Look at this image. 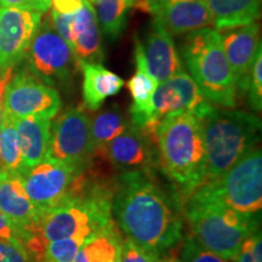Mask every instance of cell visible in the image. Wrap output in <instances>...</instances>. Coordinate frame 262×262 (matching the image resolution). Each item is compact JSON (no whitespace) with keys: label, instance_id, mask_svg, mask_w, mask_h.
<instances>
[{"label":"cell","instance_id":"ffe728a7","mask_svg":"<svg viewBox=\"0 0 262 262\" xmlns=\"http://www.w3.org/2000/svg\"><path fill=\"white\" fill-rule=\"evenodd\" d=\"M51 120L42 117H28L15 120L22 162L26 170L37 165L47 157Z\"/></svg>","mask_w":262,"mask_h":262},{"label":"cell","instance_id":"277c9868","mask_svg":"<svg viewBox=\"0 0 262 262\" xmlns=\"http://www.w3.org/2000/svg\"><path fill=\"white\" fill-rule=\"evenodd\" d=\"M198 118L202 122L206 159L203 183L220 179L242 157L257 147L261 120L255 114L212 104Z\"/></svg>","mask_w":262,"mask_h":262},{"label":"cell","instance_id":"d590c367","mask_svg":"<svg viewBox=\"0 0 262 262\" xmlns=\"http://www.w3.org/2000/svg\"><path fill=\"white\" fill-rule=\"evenodd\" d=\"M35 4H37V10L44 14L47 10L50 9L51 6V0H35Z\"/></svg>","mask_w":262,"mask_h":262},{"label":"cell","instance_id":"2e32d148","mask_svg":"<svg viewBox=\"0 0 262 262\" xmlns=\"http://www.w3.org/2000/svg\"><path fill=\"white\" fill-rule=\"evenodd\" d=\"M142 49L147 70L158 84L170 79L183 70L173 39L158 22L153 21L146 40L142 42Z\"/></svg>","mask_w":262,"mask_h":262},{"label":"cell","instance_id":"8992f818","mask_svg":"<svg viewBox=\"0 0 262 262\" xmlns=\"http://www.w3.org/2000/svg\"><path fill=\"white\" fill-rule=\"evenodd\" d=\"M228 208L249 216L261 217L262 155L255 147L242 157L220 179L201 186Z\"/></svg>","mask_w":262,"mask_h":262},{"label":"cell","instance_id":"1f68e13d","mask_svg":"<svg viewBox=\"0 0 262 262\" xmlns=\"http://www.w3.org/2000/svg\"><path fill=\"white\" fill-rule=\"evenodd\" d=\"M0 239L15 242V243H19L25 247L26 235L24 231L3 212H0Z\"/></svg>","mask_w":262,"mask_h":262},{"label":"cell","instance_id":"603a6c76","mask_svg":"<svg viewBox=\"0 0 262 262\" xmlns=\"http://www.w3.org/2000/svg\"><path fill=\"white\" fill-rule=\"evenodd\" d=\"M122 233L116 222L83 244L74 262H120Z\"/></svg>","mask_w":262,"mask_h":262},{"label":"cell","instance_id":"d4e9b609","mask_svg":"<svg viewBox=\"0 0 262 262\" xmlns=\"http://www.w3.org/2000/svg\"><path fill=\"white\" fill-rule=\"evenodd\" d=\"M93 6L98 26L111 39H117L126 27L134 0H86Z\"/></svg>","mask_w":262,"mask_h":262},{"label":"cell","instance_id":"7402d4cb","mask_svg":"<svg viewBox=\"0 0 262 262\" xmlns=\"http://www.w3.org/2000/svg\"><path fill=\"white\" fill-rule=\"evenodd\" d=\"M212 16L214 27L232 29L256 22L261 14V0H204Z\"/></svg>","mask_w":262,"mask_h":262},{"label":"cell","instance_id":"44dd1931","mask_svg":"<svg viewBox=\"0 0 262 262\" xmlns=\"http://www.w3.org/2000/svg\"><path fill=\"white\" fill-rule=\"evenodd\" d=\"M78 67L83 72V98L88 110H100L108 97L117 95L124 86L122 78L102 63L78 61Z\"/></svg>","mask_w":262,"mask_h":262},{"label":"cell","instance_id":"3957f363","mask_svg":"<svg viewBox=\"0 0 262 262\" xmlns=\"http://www.w3.org/2000/svg\"><path fill=\"white\" fill-rule=\"evenodd\" d=\"M193 238L206 250L233 260L243 242L260 229V217L228 208L199 187L183 203Z\"/></svg>","mask_w":262,"mask_h":262},{"label":"cell","instance_id":"4316f807","mask_svg":"<svg viewBox=\"0 0 262 262\" xmlns=\"http://www.w3.org/2000/svg\"><path fill=\"white\" fill-rule=\"evenodd\" d=\"M262 48L257 51L250 75H249L248 86L245 93L248 94V101L251 110L261 112L262 110Z\"/></svg>","mask_w":262,"mask_h":262},{"label":"cell","instance_id":"cb8c5ba5","mask_svg":"<svg viewBox=\"0 0 262 262\" xmlns=\"http://www.w3.org/2000/svg\"><path fill=\"white\" fill-rule=\"evenodd\" d=\"M130 124L131 123L117 106L98 113L90 123L95 156H101L108 143L123 134Z\"/></svg>","mask_w":262,"mask_h":262},{"label":"cell","instance_id":"5b68a950","mask_svg":"<svg viewBox=\"0 0 262 262\" xmlns=\"http://www.w3.org/2000/svg\"><path fill=\"white\" fill-rule=\"evenodd\" d=\"M181 56L209 102L225 108L237 106L238 88L226 58L221 33L210 27L187 33L182 41Z\"/></svg>","mask_w":262,"mask_h":262},{"label":"cell","instance_id":"7a4b0ae2","mask_svg":"<svg viewBox=\"0 0 262 262\" xmlns=\"http://www.w3.org/2000/svg\"><path fill=\"white\" fill-rule=\"evenodd\" d=\"M153 137L159 170L185 203L205 180L206 159L201 119L188 111L170 113L157 124Z\"/></svg>","mask_w":262,"mask_h":262},{"label":"cell","instance_id":"d6986e66","mask_svg":"<svg viewBox=\"0 0 262 262\" xmlns=\"http://www.w3.org/2000/svg\"><path fill=\"white\" fill-rule=\"evenodd\" d=\"M136 72L127 81V89L133 97L130 106V123L137 127H147L150 120V101L158 86L157 81L147 70L142 41L135 40Z\"/></svg>","mask_w":262,"mask_h":262},{"label":"cell","instance_id":"e0dca14e","mask_svg":"<svg viewBox=\"0 0 262 262\" xmlns=\"http://www.w3.org/2000/svg\"><path fill=\"white\" fill-rule=\"evenodd\" d=\"M0 212L24 231L26 244L38 212L26 193L21 175L0 173Z\"/></svg>","mask_w":262,"mask_h":262},{"label":"cell","instance_id":"9a60e30c","mask_svg":"<svg viewBox=\"0 0 262 262\" xmlns=\"http://www.w3.org/2000/svg\"><path fill=\"white\" fill-rule=\"evenodd\" d=\"M258 31L257 22H253L243 27L228 29L221 34L222 47L238 91L247 90L251 67L257 51L262 48Z\"/></svg>","mask_w":262,"mask_h":262},{"label":"cell","instance_id":"4dcf8cb0","mask_svg":"<svg viewBox=\"0 0 262 262\" xmlns=\"http://www.w3.org/2000/svg\"><path fill=\"white\" fill-rule=\"evenodd\" d=\"M0 262H32L22 244L0 239Z\"/></svg>","mask_w":262,"mask_h":262},{"label":"cell","instance_id":"30bf717a","mask_svg":"<svg viewBox=\"0 0 262 262\" xmlns=\"http://www.w3.org/2000/svg\"><path fill=\"white\" fill-rule=\"evenodd\" d=\"M80 171L55 160L44 158L21 178L28 198L37 212L60 205L67 198L75 176Z\"/></svg>","mask_w":262,"mask_h":262},{"label":"cell","instance_id":"8fae6325","mask_svg":"<svg viewBox=\"0 0 262 262\" xmlns=\"http://www.w3.org/2000/svg\"><path fill=\"white\" fill-rule=\"evenodd\" d=\"M41 16L38 10L0 6V71L14 70L26 57Z\"/></svg>","mask_w":262,"mask_h":262},{"label":"cell","instance_id":"f546056e","mask_svg":"<svg viewBox=\"0 0 262 262\" xmlns=\"http://www.w3.org/2000/svg\"><path fill=\"white\" fill-rule=\"evenodd\" d=\"M262 241L260 229L245 239L235 255L234 262H262Z\"/></svg>","mask_w":262,"mask_h":262},{"label":"cell","instance_id":"6da1fadb","mask_svg":"<svg viewBox=\"0 0 262 262\" xmlns=\"http://www.w3.org/2000/svg\"><path fill=\"white\" fill-rule=\"evenodd\" d=\"M112 216L126 238L159 256L182 239L183 201L160 170L120 172Z\"/></svg>","mask_w":262,"mask_h":262},{"label":"cell","instance_id":"836d02e7","mask_svg":"<svg viewBox=\"0 0 262 262\" xmlns=\"http://www.w3.org/2000/svg\"><path fill=\"white\" fill-rule=\"evenodd\" d=\"M12 75H14V70H6L0 71V103H3V96H4V91L6 85L11 80Z\"/></svg>","mask_w":262,"mask_h":262},{"label":"cell","instance_id":"ac0fdd59","mask_svg":"<svg viewBox=\"0 0 262 262\" xmlns=\"http://www.w3.org/2000/svg\"><path fill=\"white\" fill-rule=\"evenodd\" d=\"M70 47L77 61L102 63L103 51L100 26L93 6L86 0H84L83 8L73 16Z\"/></svg>","mask_w":262,"mask_h":262},{"label":"cell","instance_id":"7c38bea8","mask_svg":"<svg viewBox=\"0 0 262 262\" xmlns=\"http://www.w3.org/2000/svg\"><path fill=\"white\" fill-rule=\"evenodd\" d=\"M212 106L202 94L193 78L185 70L158 84L150 101V120L147 127L153 131L164 117L179 111H188L201 117Z\"/></svg>","mask_w":262,"mask_h":262},{"label":"cell","instance_id":"e575fe53","mask_svg":"<svg viewBox=\"0 0 262 262\" xmlns=\"http://www.w3.org/2000/svg\"><path fill=\"white\" fill-rule=\"evenodd\" d=\"M159 262H181V260H180L178 254H175L172 250H170L166 254L160 256Z\"/></svg>","mask_w":262,"mask_h":262},{"label":"cell","instance_id":"f1b7e54d","mask_svg":"<svg viewBox=\"0 0 262 262\" xmlns=\"http://www.w3.org/2000/svg\"><path fill=\"white\" fill-rule=\"evenodd\" d=\"M160 256L141 248L129 238L124 237L120 245V262H159Z\"/></svg>","mask_w":262,"mask_h":262},{"label":"cell","instance_id":"9c48e42d","mask_svg":"<svg viewBox=\"0 0 262 262\" xmlns=\"http://www.w3.org/2000/svg\"><path fill=\"white\" fill-rule=\"evenodd\" d=\"M61 107L57 91L27 71L12 75L3 96V112L14 120L28 117L52 119Z\"/></svg>","mask_w":262,"mask_h":262},{"label":"cell","instance_id":"d6a6232c","mask_svg":"<svg viewBox=\"0 0 262 262\" xmlns=\"http://www.w3.org/2000/svg\"><path fill=\"white\" fill-rule=\"evenodd\" d=\"M84 0H51V10L63 15H73L83 8Z\"/></svg>","mask_w":262,"mask_h":262},{"label":"cell","instance_id":"83f0119b","mask_svg":"<svg viewBox=\"0 0 262 262\" xmlns=\"http://www.w3.org/2000/svg\"><path fill=\"white\" fill-rule=\"evenodd\" d=\"M180 260L181 262H226L222 257L203 248L192 234H188L183 242Z\"/></svg>","mask_w":262,"mask_h":262},{"label":"cell","instance_id":"8d00e7d4","mask_svg":"<svg viewBox=\"0 0 262 262\" xmlns=\"http://www.w3.org/2000/svg\"><path fill=\"white\" fill-rule=\"evenodd\" d=\"M2 120H3V103H0V126H2Z\"/></svg>","mask_w":262,"mask_h":262},{"label":"cell","instance_id":"5bb4252c","mask_svg":"<svg viewBox=\"0 0 262 262\" xmlns=\"http://www.w3.org/2000/svg\"><path fill=\"white\" fill-rule=\"evenodd\" d=\"M100 157L107 159L120 172L159 170L153 131L133 124L108 143Z\"/></svg>","mask_w":262,"mask_h":262},{"label":"cell","instance_id":"4fadbf2b","mask_svg":"<svg viewBox=\"0 0 262 262\" xmlns=\"http://www.w3.org/2000/svg\"><path fill=\"white\" fill-rule=\"evenodd\" d=\"M134 8L152 15L170 35L214 27L204 0H134Z\"/></svg>","mask_w":262,"mask_h":262},{"label":"cell","instance_id":"484cf974","mask_svg":"<svg viewBox=\"0 0 262 262\" xmlns=\"http://www.w3.org/2000/svg\"><path fill=\"white\" fill-rule=\"evenodd\" d=\"M25 171L15 120L3 112L0 126V173L22 175Z\"/></svg>","mask_w":262,"mask_h":262},{"label":"cell","instance_id":"ba28073f","mask_svg":"<svg viewBox=\"0 0 262 262\" xmlns=\"http://www.w3.org/2000/svg\"><path fill=\"white\" fill-rule=\"evenodd\" d=\"M26 57L32 73L50 86L68 83L79 68L72 48L52 28L49 18L38 27Z\"/></svg>","mask_w":262,"mask_h":262},{"label":"cell","instance_id":"52a82bcc","mask_svg":"<svg viewBox=\"0 0 262 262\" xmlns=\"http://www.w3.org/2000/svg\"><path fill=\"white\" fill-rule=\"evenodd\" d=\"M90 118L81 108H68L51 123L47 157L78 171L93 164L95 150Z\"/></svg>","mask_w":262,"mask_h":262}]
</instances>
